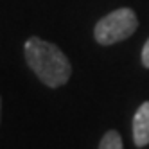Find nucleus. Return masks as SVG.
I'll use <instances>...</instances> for the list:
<instances>
[{"mask_svg": "<svg viewBox=\"0 0 149 149\" xmlns=\"http://www.w3.org/2000/svg\"><path fill=\"white\" fill-rule=\"evenodd\" d=\"M24 52L31 70L47 86L58 88L70 79L72 65L68 58L63 54V50H59V47L54 43L33 36L25 41Z\"/></svg>", "mask_w": 149, "mask_h": 149, "instance_id": "f257e3e1", "label": "nucleus"}, {"mask_svg": "<svg viewBox=\"0 0 149 149\" xmlns=\"http://www.w3.org/2000/svg\"><path fill=\"white\" fill-rule=\"evenodd\" d=\"M138 27V20L133 9L120 7L102 16L93 29V38L99 45H113L130 38Z\"/></svg>", "mask_w": 149, "mask_h": 149, "instance_id": "f03ea898", "label": "nucleus"}, {"mask_svg": "<svg viewBox=\"0 0 149 149\" xmlns=\"http://www.w3.org/2000/svg\"><path fill=\"white\" fill-rule=\"evenodd\" d=\"M133 140L136 147L149 144V101L138 106L133 117Z\"/></svg>", "mask_w": 149, "mask_h": 149, "instance_id": "7ed1b4c3", "label": "nucleus"}, {"mask_svg": "<svg viewBox=\"0 0 149 149\" xmlns=\"http://www.w3.org/2000/svg\"><path fill=\"white\" fill-rule=\"evenodd\" d=\"M99 149H124L120 135L113 130L106 131L104 136L101 138V142H99Z\"/></svg>", "mask_w": 149, "mask_h": 149, "instance_id": "20e7f679", "label": "nucleus"}, {"mask_svg": "<svg viewBox=\"0 0 149 149\" xmlns=\"http://www.w3.org/2000/svg\"><path fill=\"white\" fill-rule=\"evenodd\" d=\"M142 65L146 68H149V40L146 41L144 47H142Z\"/></svg>", "mask_w": 149, "mask_h": 149, "instance_id": "39448f33", "label": "nucleus"}, {"mask_svg": "<svg viewBox=\"0 0 149 149\" xmlns=\"http://www.w3.org/2000/svg\"><path fill=\"white\" fill-rule=\"evenodd\" d=\"M0 111H2V101H0Z\"/></svg>", "mask_w": 149, "mask_h": 149, "instance_id": "423d86ee", "label": "nucleus"}]
</instances>
